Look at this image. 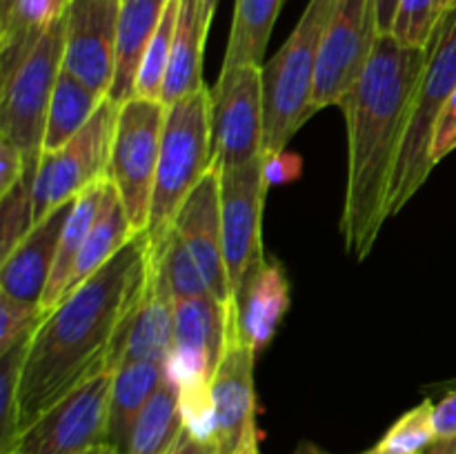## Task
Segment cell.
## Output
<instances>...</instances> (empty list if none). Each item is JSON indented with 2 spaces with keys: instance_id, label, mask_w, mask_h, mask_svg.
<instances>
[{
  "instance_id": "6da1fadb",
  "label": "cell",
  "mask_w": 456,
  "mask_h": 454,
  "mask_svg": "<svg viewBox=\"0 0 456 454\" xmlns=\"http://www.w3.org/2000/svg\"><path fill=\"white\" fill-rule=\"evenodd\" d=\"M150 249L147 231H138L105 267L45 314L22 365L18 434L85 381L114 372L120 338L145 294Z\"/></svg>"
},
{
  "instance_id": "7a4b0ae2",
  "label": "cell",
  "mask_w": 456,
  "mask_h": 454,
  "mask_svg": "<svg viewBox=\"0 0 456 454\" xmlns=\"http://www.w3.org/2000/svg\"><path fill=\"white\" fill-rule=\"evenodd\" d=\"M430 47L379 36L368 67L338 107L347 125V187L341 234L356 261L368 258L387 221L392 176L412 116Z\"/></svg>"
},
{
  "instance_id": "3957f363",
  "label": "cell",
  "mask_w": 456,
  "mask_h": 454,
  "mask_svg": "<svg viewBox=\"0 0 456 454\" xmlns=\"http://www.w3.org/2000/svg\"><path fill=\"white\" fill-rule=\"evenodd\" d=\"M337 0H310L283 47L261 67L263 156L288 147L294 134L316 114V69L321 45Z\"/></svg>"
},
{
  "instance_id": "277c9868",
  "label": "cell",
  "mask_w": 456,
  "mask_h": 454,
  "mask_svg": "<svg viewBox=\"0 0 456 454\" xmlns=\"http://www.w3.org/2000/svg\"><path fill=\"white\" fill-rule=\"evenodd\" d=\"M212 89L200 87L167 107L160 142L154 196H151L147 236L160 239L172 230L187 196L214 167L212 147Z\"/></svg>"
},
{
  "instance_id": "5b68a950",
  "label": "cell",
  "mask_w": 456,
  "mask_h": 454,
  "mask_svg": "<svg viewBox=\"0 0 456 454\" xmlns=\"http://www.w3.org/2000/svg\"><path fill=\"white\" fill-rule=\"evenodd\" d=\"M456 89V9L448 13L436 27L430 43V61L423 71L417 98H414L412 116L403 147L396 160L392 176L390 199H387V218L396 216L414 194L423 187L435 169L432 160V142L435 127L441 109Z\"/></svg>"
},
{
  "instance_id": "8992f818",
  "label": "cell",
  "mask_w": 456,
  "mask_h": 454,
  "mask_svg": "<svg viewBox=\"0 0 456 454\" xmlns=\"http://www.w3.org/2000/svg\"><path fill=\"white\" fill-rule=\"evenodd\" d=\"M65 13L49 25L20 69L0 87V136L9 138L27 160L43 156L49 105L65 58Z\"/></svg>"
},
{
  "instance_id": "52a82bcc",
  "label": "cell",
  "mask_w": 456,
  "mask_h": 454,
  "mask_svg": "<svg viewBox=\"0 0 456 454\" xmlns=\"http://www.w3.org/2000/svg\"><path fill=\"white\" fill-rule=\"evenodd\" d=\"M120 105L105 98L87 125L53 151H43L34 181V225L85 190L105 181Z\"/></svg>"
},
{
  "instance_id": "ba28073f",
  "label": "cell",
  "mask_w": 456,
  "mask_h": 454,
  "mask_svg": "<svg viewBox=\"0 0 456 454\" xmlns=\"http://www.w3.org/2000/svg\"><path fill=\"white\" fill-rule=\"evenodd\" d=\"M165 118L167 105L145 98H132L118 111L107 178L118 190L136 231H145L150 223Z\"/></svg>"
},
{
  "instance_id": "9c48e42d",
  "label": "cell",
  "mask_w": 456,
  "mask_h": 454,
  "mask_svg": "<svg viewBox=\"0 0 456 454\" xmlns=\"http://www.w3.org/2000/svg\"><path fill=\"white\" fill-rule=\"evenodd\" d=\"M114 372H102L58 401L18 434L12 454H85L105 443Z\"/></svg>"
},
{
  "instance_id": "30bf717a",
  "label": "cell",
  "mask_w": 456,
  "mask_h": 454,
  "mask_svg": "<svg viewBox=\"0 0 456 454\" xmlns=\"http://www.w3.org/2000/svg\"><path fill=\"white\" fill-rule=\"evenodd\" d=\"M374 0H337L321 45L312 105H338L361 78L379 40Z\"/></svg>"
},
{
  "instance_id": "8fae6325",
  "label": "cell",
  "mask_w": 456,
  "mask_h": 454,
  "mask_svg": "<svg viewBox=\"0 0 456 454\" xmlns=\"http://www.w3.org/2000/svg\"><path fill=\"white\" fill-rule=\"evenodd\" d=\"M214 167L234 169L263 158L261 67L221 71L212 89Z\"/></svg>"
},
{
  "instance_id": "7c38bea8",
  "label": "cell",
  "mask_w": 456,
  "mask_h": 454,
  "mask_svg": "<svg viewBox=\"0 0 456 454\" xmlns=\"http://www.w3.org/2000/svg\"><path fill=\"white\" fill-rule=\"evenodd\" d=\"M218 174H221L223 249H225V267L234 296L240 285L267 261L261 239L267 185L263 178V158L243 167L218 169Z\"/></svg>"
},
{
  "instance_id": "4fadbf2b",
  "label": "cell",
  "mask_w": 456,
  "mask_h": 454,
  "mask_svg": "<svg viewBox=\"0 0 456 454\" xmlns=\"http://www.w3.org/2000/svg\"><path fill=\"white\" fill-rule=\"evenodd\" d=\"M118 16L120 0H71L65 13L62 67L105 98L116 76Z\"/></svg>"
},
{
  "instance_id": "5bb4252c",
  "label": "cell",
  "mask_w": 456,
  "mask_h": 454,
  "mask_svg": "<svg viewBox=\"0 0 456 454\" xmlns=\"http://www.w3.org/2000/svg\"><path fill=\"white\" fill-rule=\"evenodd\" d=\"M214 445L218 454H240L256 443V392H254V352L239 341L234 329V307L230 303L227 350L214 372Z\"/></svg>"
},
{
  "instance_id": "9a60e30c",
  "label": "cell",
  "mask_w": 456,
  "mask_h": 454,
  "mask_svg": "<svg viewBox=\"0 0 456 454\" xmlns=\"http://www.w3.org/2000/svg\"><path fill=\"white\" fill-rule=\"evenodd\" d=\"M174 227L199 263L212 296L221 303H232L230 276L223 249V214H221V174L216 167L205 174L178 212Z\"/></svg>"
},
{
  "instance_id": "2e32d148",
  "label": "cell",
  "mask_w": 456,
  "mask_h": 454,
  "mask_svg": "<svg viewBox=\"0 0 456 454\" xmlns=\"http://www.w3.org/2000/svg\"><path fill=\"white\" fill-rule=\"evenodd\" d=\"M74 200L61 205L49 216L36 223L20 245L4 261H0V294L40 305L56 261L62 227L74 207Z\"/></svg>"
},
{
  "instance_id": "e0dca14e",
  "label": "cell",
  "mask_w": 456,
  "mask_h": 454,
  "mask_svg": "<svg viewBox=\"0 0 456 454\" xmlns=\"http://www.w3.org/2000/svg\"><path fill=\"white\" fill-rule=\"evenodd\" d=\"M174 352V296L165 280L163 272L151 258L147 272L145 294L141 305L127 320L118 352L114 359V369L129 361H156L167 363Z\"/></svg>"
},
{
  "instance_id": "ac0fdd59",
  "label": "cell",
  "mask_w": 456,
  "mask_h": 454,
  "mask_svg": "<svg viewBox=\"0 0 456 454\" xmlns=\"http://www.w3.org/2000/svg\"><path fill=\"white\" fill-rule=\"evenodd\" d=\"M234 329L243 345L261 354L289 310V283L283 267L265 261L232 296Z\"/></svg>"
},
{
  "instance_id": "d6986e66",
  "label": "cell",
  "mask_w": 456,
  "mask_h": 454,
  "mask_svg": "<svg viewBox=\"0 0 456 454\" xmlns=\"http://www.w3.org/2000/svg\"><path fill=\"white\" fill-rule=\"evenodd\" d=\"M169 0H120L118 16V52H116V76L110 101L123 107L134 98L138 67L154 38Z\"/></svg>"
},
{
  "instance_id": "ffe728a7",
  "label": "cell",
  "mask_w": 456,
  "mask_h": 454,
  "mask_svg": "<svg viewBox=\"0 0 456 454\" xmlns=\"http://www.w3.org/2000/svg\"><path fill=\"white\" fill-rule=\"evenodd\" d=\"M165 374V363L156 361H129L114 369L105 443L118 454H127L134 423L160 387Z\"/></svg>"
},
{
  "instance_id": "44dd1931",
  "label": "cell",
  "mask_w": 456,
  "mask_h": 454,
  "mask_svg": "<svg viewBox=\"0 0 456 454\" xmlns=\"http://www.w3.org/2000/svg\"><path fill=\"white\" fill-rule=\"evenodd\" d=\"M136 234L138 231L129 223L118 190H116L110 178H105L102 181L101 207H98L96 221H94L92 230H89L87 239H85L83 249H80L65 296L74 292V289H78L85 280L92 279L101 267H105Z\"/></svg>"
},
{
  "instance_id": "7402d4cb",
  "label": "cell",
  "mask_w": 456,
  "mask_h": 454,
  "mask_svg": "<svg viewBox=\"0 0 456 454\" xmlns=\"http://www.w3.org/2000/svg\"><path fill=\"white\" fill-rule=\"evenodd\" d=\"M230 338V303L214 296L174 301V347L199 352L216 372Z\"/></svg>"
},
{
  "instance_id": "603a6c76",
  "label": "cell",
  "mask_w": 456,
  "mask_h": 454,
  "mask_svg": "<svg viewBox=\"0 0 456 454\" xmlns=\"http://www.w3.org/2000/svg\"><path fill=\"white\" fill-rule=\"evenodd\" d=\"M209 22L200 13L196 0H181L172 58L163 89V105H174L181 98L199 92L203 85V52Z\"/></svg>"
},
{
  "instance_id": "cb8c5ba5",
  "label": "cell",
  "mask_w": 456,
  "mask_h": 454,
  "mask_svg": "<svg viewBox=\"0 0 456 454\" xmlns=\"http://www.w3.org/2000/svg\"><path fill=\"white\" fill-rule=\"evenodd\" d=\"M67 7L69 4L62 0H16L9 18L0 25V87L13 78L49 25L61 18Z\"/></svg>"
},
{
  "instance_id": "d4e9b609",
  "label": "cell",
  "mask_w": 456,
  "mask_h": 454,
  "mask_svg": "<svg viewBox=\"0 0 456 454\" xmlns=\"http://www.w3.org/2000/svg\"><path fill=\"white\" fill-rule=\"evenodd\" d=\"M283 0H236L221 71L265 65V49Z\"/></svg>"
},
{
  "instance_id": "484cf974",
  "label": "cell",
  "mask_w": 456,
  "mask_h": 454,
  "mask_svg": "<svg viewBox=\"0 0 456 454\" xmlns=\"http://www.w3.org/2000/svg\"><path fill=\"white\" fill-rule=\"evenodd\" d=\"M101 194L102 181L89 187V190H85L80 196H76L74 207H71L65 227H62L61 243H58L56 261H53V270L52 276H49L47 289H45L43 301H40V307L45 312L53 310L62 301V296H65L80 249H83L85 239H87L89 230H92L94 221H96L98 207H101Z\"/></svg>"
},
{
  "instance_id": "4316f807",
  "label": "cell",
  "mask_w": 456,
  "mask_h": 454,
  "mask_svg": "<svg viewBox=\"0 0 456 454\" xmlns=\"http://www.w3.org/2000/svg\"><path fill=\"white\" fill-rule=\"evenodd\" d=\"M102 101L105 96L89 89L83 80L62 67L56 89H53L52 105H49L43 151H53L69 142L92 120Z\"/></svg>"
},
{
  "instance_id": "83f0119b",
  "label": "cell",
  "mask_w": 456,
  "mask_h": 454,
  "mask_svg": "<svg viewBox=\"0 0 456 454\" xmlns=\"http://www.w3.org/2000/svg\"><path fill=\"white\" fill-rule=\"evenodd\" d=\"M185 430L178 387L165 374L163 383L134 423L127 454H165Z\"/></svg>"
},
{
  "instance_id": "f1b7e54d",
  "label": "cell",
  "mask_w": 456,
  "mask_h": 454,
  "mask_svg": "<svg viewBox=\"0 0 456 454\" xmlns=\"http://www.w3.org/2000/svg\"><path fill=\"white\" fill-rule=\"evenodd\" d=\"M150 243L151 258H154L156 265L163 272L174 301L212 296L199 263L194 261L190 247H187L185 240L181 239L176 227L172 225V230H167L160 239L150 240Z\"/></svg>"
},
{
  "instance_id": "f546056e",
  "label": "cell",
  "mask_w": 456,
  "mask_h": 454,
  "mask_svg": "<svg viewBox=\"0 0 456 454\" xmlns=\"http://www.w3.org/2000/svg\"><path fill=\"white\" fill-rule=\"evenodd\" d=\"M178 13H181V0H169L167 9L163 13V20H160L159 29H156L154 38L147 45V52L142 56L141 67H138L134 98L163 102L165 78H167L169 58H172Z\"/></svg>"
},
{
  "instance_id": "4dcf8cb0",
  "label": "cell",
  "mask_w": 456,
  "mask_h": 454,
  "mask_svg": "<svg viewBox=\"0 0 456 454\" xmlns=\"http://www.w3.org/2000/svg\"><path fill=\"white\" fill-rule=\"evenodd\" d=\"M38 160H29L25 176L0 196V261H4L34 227V181Z\"/></svg>"
},
{
  "instance_id": "1f68e13d",
  "label": "cell",
  "mask_w": 456,
  "mask_h": 454,
  "mask_svg": "<svg viewBox=\"0 0 456 454\" xmlns=\"http://www.w3.org/2000/svg\"><path fill=\"white\" fill-rule=\"evenodd\" d=\"M456 9V0H399L392 36L405 47L428 49L445 16Z\"/></svg>"
},
{
  "instance_id": "d6a6232c",
  "label": "cell",
  "mask_w": 456,
  "mask_h": 454,
  "mask_svg": "<svg viewBox=\"0 0 456 454\" xmlns=\"http://www.w3.org/2000/svg\"><path fill=\"white\" fill-rule=\"evenodd\" d=\"M31 338L0 356V454H12L18 439V390Z\"/></svg>"
},
{
  "instance_id": "836d02e7",
  "label": "cell",
  "mask_w": 456,
  "mask_h": 454,
  "mask_svg": "<svg viewBox=\"0 0 456 454\" xmlns=\"http://www.w3.org/2000/svg\"><path fill=\"white\" fill-rule=\"evenodd\" d=\"M432 401H423L414 409L405 412L377 445L386 454H423L435 443V427H432Z\"/></svg>"
},
{
  "instance_id": "e575fe53",
  "label": "cell",
  "mask_w": 456,
  "mask_h": 454,
  "mask_svg": "<svg viewBox=\"0 0 456 454\" xmlns=\"http://www.w3.org/2000/svg\"><path fill=\"white\" fill-rule=\"evenodd\" d=\"M47 312L38 303H22L0 294V356L13 345L34 336Z\"/></svg>"
},
{
  "instance_id": "d590c367",
  "label": "cell",
  "mask_w": 456,
  "mask_h": 454,
  "mask_svg": "<svg viewBox=\"0 0 456 454\" xmlns=\"http://www.w3.org/2000/svg\"><path fill=\"white\" fill-rule=\"evenodd\" d=\"M303 160L289 151H276V154L263 156V178H265L267 190L274 185H285L301 176Z\"/></svg>"
},
{
  "instance_id": "8d00e7d4",
  "label": "cell",
  "mask_w": 456,
  "mask_h": 454,
  "mask_svg": "<svg viewBox=\"0 0 456 454\" xmlns=\"http://www.w3.org/2000/svg\"><path fill=\"white\" fill-rule=\"evenodd\" d=\"M456 150V89L441 109L435 127V142H432V160L435 165Z\"/></svg>"
},
{
  "instance_id": "74e56055",
  "label": "cell",
  "mask_w": 456,
  "mask_h": 454,
  "mask_svg": "<svg viewBox=\"0 0 456 454\" xmlns=\"http://www.w3.org/2000/svg\"><path fill=\"white\" fill-rule=\"evenodd\" d=\"M27 163L20 150L9 138L0 136V196L7 194L27 172Z\"/></svg>"
},
{
  "instance_id": "f35d334b",
  "label": "cell",
  "mask_w": 456,
  "mask_h": 454,
  "mask_svg": "<svg viewBox=\"0 0 456 454\" xmlns=\"http://www.w3.org/2000/svg\"><path fill=\"white\" fill-rule=\"evenodd\" d=\"M432 427H435V441H456V390L435 405Z\"/></svg>"
},
{
  "instance_id": "ab89813d",
  "label": "cell",
  "mask_w": 456,
  "mask_h": 454,
  "mask_svg": "<svg viewBox=\"0 0 456 454\" xmlns=\"http://www.w3.org/2000/svg\"><path fill=\"white\" fill-rule=\"evenodd\" d=\"M165 454H218L214 441H203L196 439L190 430H183V434L178 436L176 443L167 450Z\"/></svg>"
},
{
  "instance_id": "60d3db41",
  "label": "cell",
  "mask_w": 456,
  "mask_h": 454,
  "mask_svg": "<svg viewBox=\"0 0 456 454\" xmlns=\"http://www.w3.org/2000/svg\"><path fill=\"white\" fill-rule=\"evenodd\" d=\"M374 3H377L379 34L381 36L392 34V25H395L396 9H399V0H374Z\"/></svg>"
},
{
  "instance_id": "b9f144b4",
  "label": "cell",
  "mask_w": 456,
  "mask_h": 454,
  "mask_svg": "<svg viewBox=\"0 0 456 454\" xmlns=\"http://www.w3.org/2000/svg\"><path fill=\"white\" fill-rule=\"evenodd\" d=\"M196 3H199V9H200V13H203L205 20L212 25L214 13H216V7H218V0H196Z\"/></svg>"
},
{
  "instance_id": "7bdbcfd3",
  "label": "cell",
  "mask_w": 456,
  "mask_h": 454,
  "mask_svg": "<svg viewBox=\"0 0 456 454\" xmlns=\"http://www.w3.org/2000/svg\"><path fill=\"white\" fill-rule=\"evenodd\" d=\"M294 454H330V452L321 450L319 445L310 443V441H301V443L297 445V450H294Z\"/></svg>"
},
{
  "instance_id": "ee69618b",
  "label": "cell",
  "mask_w": 456,
  "mask_h": 454,
  "mask_svg": "<svg viewBox=\"0 0 456 454\" xmlns=\"http://www.w3.org/2000/svg\"><path fill=\"white\" fill-rule=\"evenodd\" d=\"M13 4H16V0H0V25H3V22L9 18Z\"/></svg>"
},
{
  "instance_id": "f6af8a7d",
  "label": "cell",
  "mask_w": 456,
  "mask_h": 454,
  "mask_svg": "<svg viewBox=\"0 0 456 454\" xmlns=\"http://www.w3.org/2000/svg\"><path fill=\"white\" fill-rule=\"evenodd\" d=\"M85 454H118V452H116L114 448H110L107 443H101V445H96V448H92L89 452H85Z\"/></svg>"
},
{
  "instance_id": "bcb514c9",
  "label": "cell",
  "mask_w": 456,
  "mask_h": 454,
  "mask_svg": "<svg viewBox=\"0 0 456 454\" xmlns=\"http://www.w3.org/2000/svg\"><path fill=\"white\" fill-rule=\"evenodd\" d=\"M240 454H258V443H252V445H248V448L243 450V452Z\"/></svg>"
},
{
  "instance_id": "7dc6e473",
  "label": "cell",
  "mask_w": 456,
  "mask_h": 454,
  "mask_svg": "<svg viewBox=\"0 0 456 454\" xmlns=\"http://www.w3.org/2000/svg\"><path fill=\"white\" fill-rule=\"evenodd\" d=\"M365 454H386V452H381L379 448H374V450H370V452H365Z\"/></svg>"
},
{
  "instance_id": "c3c4849f",
  "label": "cell",
  "mask_w": 456,
  "mask_h": 454,
  "mask_svg": "<svg viewBox=\"0 0 456 454\" xmlns=\"http://www.w3.org/2000/svg\"><path fill=\"white\" fill-rule=\"evenodd\" d=\"M62 3H65V4H69V3H71V0H62Z\"/></svg>"
}]
</instances>
